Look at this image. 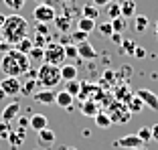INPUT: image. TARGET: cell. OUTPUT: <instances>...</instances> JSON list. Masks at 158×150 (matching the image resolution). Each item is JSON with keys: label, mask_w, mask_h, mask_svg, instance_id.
Masks as SVG:
<instances>
[{"label": "cell", "mask_w": 158, "mask_h": 150, "mask_svg": "<svg viewBox=\"0 0 158 150\" xmlns=\"http://www.w3.org/2000/svg\"><path fill=\"white\" fill-rule=\"evenodd\" d=\"M114 0H91V4L95 6V8H99V6H107V4H112Z\"/></svg>", "instance_id": "ab89813d"}, {"label": "cell", "mask_w": 158, "mask_h": 150, "mask_svg": "<svg viewBox=\"0 0 158 150\" xmlns=\"http://www.w3.org/2000/svg\"><path fill=\"white\" fill-rule=\"evenodd\" d=\"M35 28H37V35H43V37L49 35V27L43 24V23H35Z\"/></svg>", "instance_id": "f35d334b"}, {"label": "cell", "mask_w": 158, "mask_h": 150, "mask_svg": "<svg viewBox=\"0 0 158 150\" xmlns=\"http://www.w3.org/2000/svg\"><path fill=\"white\" fill-rule=\"evenodd\" d=\"M28 61H37V63H43L45 61V51L43 49H39V47H33L31 49V53H28Z\"/></svg>", "instance_id": "83f0119b"}, {"label": "cell", "mask_w": 158, "mask_h": 150, "mask_svg": "<svg viewBox=\"0 0 158 150\" xmlns=\"http://www.w3.org/2000/svg\"><path fill=\"white\" fill-rule=\"evenodd\" d=\"M106 8H107V16H110V20L120 19V16H122V12H120V4H118V2H112V4H107Z\"/></svg>", "instance_id": "d6a6232c"}, {"label": "cell", "mask_w": 158, "mask_h": 150, "mask_svg": "<svg viewBox=\"0 0 158 150\" xmlns=\"http://www.w3.org/2000/svg\"><path fill=\"white\" fill-rule=\"evenodd\" d=\"M20 87H23V83H20L19 77H4V79L0 81V89L6 94V98H14V95L20 94Z\"/></svg>", "instance_id": "52a82bcc"}, {"label": "cell", "mask_w": 158, "mask_h": 150, "mask_svg": "<svg viewBox=\"0 0 158 150\" xmlns=\"http://www.w3.org/2000/svg\"><path fill=\"white\" fill-rule=\"evenodd\" d=\"M107 116H110V120H112V124H124L130 120V112H128V108H126V103L118 102L114 103L112 108H110V112H107Z\"/></svg>", "instance_id": "8992f818"}, {"label": "cell", "mask_w": 158, "mask_h": 150, "mask_svg": "<svg viewBox=\"0 0 158 150\" xmlns=\"http://www.w3.org/2000/svg\"><path fill=\"white\" fill-rule=\"evenodd\" d=\"M61 79L63 81H75L77 79V67L73 63H63L61 65Z\"/></svg>", "instance_id": "e0dca14e"}, {"label": "cell", "mask_w": 158, "mask_h": 150, "mask_svg": "<svg viewBox=\"0 0 158 150\" xmlns=\"http://www.w3.org/2000/svg\"><path fill=\"white\" fill-rule=\"evenodd\" d=\"M126 108H128V112H130V114H140V112H142V108H144V103L140 102L136 95H132V98L126 102Z\"/></svg>", "instance_id": "7402d4cb"}, {"label": "cell", "mask_w": 158, "mask_h": 150, "mask_svg": "<svg viewBox=\"0 0 158 150\" xmlns=\"http://www.w3.org/2000/svg\"><path fill=\"white\" fill-rule=\"evenodd\" d=\"M16 122H19V128H24V130L28 128V118H20L19 116V120H16Z\"/></svg>", "instance_id": "b9f144b4"}, {"label": "cell", "mask_w": 158, "mask_h": 150, "mask_svg": "<svg viewBox=\"0 0 158 150\" xmlns=\"http://www.w3.org/2000/svg\"><path fill=\"white\" fill-rule=\"evenodd\" d=\"M120 12H122V19H134L136 16V2L134 0H126L120 4Z\"/></svg>", "instance_id": "d6986e66"}, {"label": "cell", "mask_w": 158, "mask_h": 150, "mask_svg": "<svg viewBox=\"0 0 158 150\" xmlns=\"http://www.w3.org/2000/svg\"><path fill=\"white\" fill-rule=\"evenodd\" d=\"M53 23H55V27H57V31H59V33L67 35V33H69L71 23H73V20H71V16H69V14H57Z\"/></svg>", "instance_id": "5bb4252c"}, {"label": "cell", "mask_w": 158, "mask_h": 150, "mask_svg": "<svg viewBox=\"0 0 158 150\" xmlns=\"http://www.w3.org/2000/svg\"><path fill=\"white\" fill-rule=\"evenodd\" d=\"M4 98H6V94L2 91V89H0V99H4Z\"/></svg>", "instance_id": "f907efd6"}, {"label": "cell", "mask_w": 158, "mask_h": 150, "mask_svg": "<svg viewBox=\"0 0 158 150\" xmlns=\"http://www.w3.org/2000/svg\"><path fill=\"white\" fill-rule=\"evenodd\" d=\"M8 49H10V47H8V45H6L4 41H2V39H0V51H4V53H6V51H8Z\"/></svg>", "instance_id": "bcb514c9"}, {"label": "cell", "mask_w": 158, "mask_h": 150, "mask_svg": "<svg viewBox=\"0 0 158 150\" xmlns=\"http://www.w3.org/2000/svg\"><path fill=\"white\" fill-rule=\"evenodd\" d=\"M146 28H148V16H144V14H136L134 16V31L142 35Z\"/></svg>", "instance_id": "44dd1931"}, {"label": "cell", "mask_w": 158, "mask_h": 150, "mask_svg": "<svg viewBox=\"0 0 158 150\" xmlns=\"http://www.w3.org/2000/svg\"><path fill=\"white\" fill-rule=\"evenodd\" d=\"M136 150H146V148H144V146H142V148H136Z\"/></svg>", "instance_id": "f5cc1de1"}, {"label": "cell", "mask_w": 158, "mask_h": 150, "mask_svg": "<svg viewBox=\"0 0 158 150\" xmlns=\"http://www.w3.org/2000/svg\"><path fill=\"white\" fill-rule=\"evenodd\" d=\"M136 47H138V45H136L134 41H130V39H124V41H122V49H124V53H130V55H134Z\"/></svg>", "instance_id": "74e56055"}, {"label": "cell", "mask_w": 158, "mask_h": 150, "mask_svg": "<svg viewBox=\"0 0 158 150\" xmlns=\"http://www.w3.org/2000/svg\"><path fill=\"white\" fill-rule=\"evenodd\" d=\"M4 23H6V14H0V28L4 27Z\"/></svg>", "instance_id": "7dc6e473"}, {"label": "cell", "mask_w": 158, "mask_h": 150, "mask_svg": "<svg viewBox=\"0 0 158 150\" xmlns=\"http://www.w3.org/2000/svg\"><path fill=\"white\" fill-rule=\"evenodd\" d=\"M27 37H28V23H27V19H23L19 12H12L10 16H6L4 27L0 28V39H2L8 47H14L16 43H20Z\"/></svg>", "instance_id": "6da1fadb"}, {"label": "cell", "mask_w": 158, "mask_h": 150, "mask_svg": "<svg viewBox=\"0 0 158 150\" xmlns=\"http://www.w3.org/2000/svg\"><path fill=\"white\" fill-rule=\"evenodd\" d=\"M136 136L142 140V144H148V142L152 140V132H150V128H148V126H142L138 132H136Z\"/></svg>", "instance_id": "1f68e13d"}, {"label": "cell", "mask_w": 158, "mask_h": 150, "mask_svg": "<svg viewBox=\"0 0 158 150\" xmlns=\"http://www.w3.org/2000/svg\"><path fill=\"white\" fill-rule=\"evenodd\" d=\"M24 83H27V85H23V87H20V94L31 95V94H35V91H37V83H39V81L28 79V81H24Z\"/></svg>", "instance_id": "836d02e7"}, {"label": "cell", "mask_w": 158, "mask_h": 150, "mask_svg": "<svg viewBox=\"0 0 158 150\" xmlns=\"http://www.w3.org/2000/svg\"><path fill=\"white\" fill-rule=\"evenodd\" d=\"M114 146L116 148H126V150H136V148H142V140H140L136 134H130V136H124V138H120V140H116L114 142Z\"/></svg>", "instance_id": "9c48e42d"}, {"label": "cell", "mask_w": 158, "mask_h": 150, "mask_svg": "<svg viewBox=\"0 0 158 150\" xmlns=\"http://www.w3.org/2000/svg\"><path fill=\"white\" fill-rule=\"evenodd\" d=\"M65 91H67L69 95H73V98H77V95L81 94V83H79L77 79H75V81H67Z\"/></svg>", "instance_id": "f1b7e54d"}, {"label": "cell", "mask_w": 158, "mask_h": 150, "mask_svg": "<svg viewBox=\"0 0 158 150\" xmlns=\"http://www.w3.org/2000/svg\"><path fill=\"white\" fill-rule=\"evenodd\" d=\"M14 49H16V51H20V53H24V55H28V53H31V49H33V41H31V37H27V39H23L20 43H16V45H14Z\"/></svg>", "instance_id": "4316f807"}, {"label": "cell", "mask_w": 158, "mask_h": 150, "mask_svg": "<svg viewBox=\"0 0 158 150\" xmlns=\"http://www.w3.org/2000/svg\"><path fill=\"white\" fill-rule=\"evenodd\" d=\"M93 120H95V124H98L99 128H110L112 126V120H110L107 112H98V116L93 118Z\"/></svg>", "instance_id": "d4e9b609"}, {"label": "cell", "mask_w": 158, "mask_h": 150, "mask_svg": "<svg viewBox=\"0 0 158 150\" xmlns=\"http://www.w3.org/2000/svg\"><path fill=\"white\" fill-rule=\"evenodd\" d=\"M43 51H45V61L43 63H49V65L55 67H61L65 63V51H63L61 43H47Z\"/></svg>", "instance_id": "277c9868"}, {"label": "cell", "mask_w": 158, "mask_h": 150, "mask_svg": "<svg viewBox=\"0 0 158 150\" xmlns=\"http://www.w3.org/2000/svg\"><path fill=\"white\" fill-rule=\"evenodd\" d=\"M28 67H31V61L24 53L16 51L14 47H10L8 51L2 55L0 59V71L6 75V77H20V75L28 73Z\"/></svg>", "instance_id": "7a4b0ae2"}, {"label": "cell", "mask_w": 158, "mask_h": 150, "mask_svg": "<svg viewBox=\"0 0 158 150\" xmlns=\"http://www.w3.org/2000/svg\"><path fill=\"white\" fill-rule=\"evenodd\" d=\"M112 41H114V43H118V45H122V41H124V39H122V35H120V33H114V35H112Z\"/></svg>", "instance_id": "ee69618b"}, {"label": "cell", "mask_w": 158, "mask_h": 150, "mask_svg": "<svg viewBox=\"0 0 158 150\" xmlns=\"http://www.w3.org/2000/svg\"><path fill=\"white\" fill-rule=\"evenodd\" d=\"M150 132H152V140L158 142V124H154V126L150 128Z\"/></svg>", "instance_id": "7bdbcfd3"}, {"label": "cell", "mask_w": 158, "mask_h": 150, "mask_svg": "<svg viewBox=\"0 0 158 150\" xmlns=\"http://www.w3.org/2000/svg\"><path fill=\"white\" fill-rule=\"evenodd\" d=\"M63 150H77L75 146H63Z\"/></svg>", "instance_id": "c3c4849f"}, {"label": "cell", "mask_w": 158, "mask_h": 150, "mask_svg": "<svg viewBox=\"0 0 158 150\" xmlns=\"http://www.w3.org/2000/svg\"><path fill=\"white\" fill-rule=\"evenodd\" d=\"M81 16L83 19H91V20H95L99 16V10L95 8L93 4H83L81 6Z\"/></svg>", "instance_id": "603a6c76"}, {"label": "cell", "mask_w": 158, "mask_h": 150, "mask_svg": "<svg viewBox=\"0 0 158 150\" xmlns=\"http://www.w3.org/2000/svg\"><path fill=\"white\" fill-rule=\"evenodd\" d=\"M33 98H35V102H37V103H43V106L55 103V94H53L51 89H41V91H35Z\"/></svg>", "instance_id": "2e32d148"}, {"label": "cell", "mask_w": 158, "mask_h": 150, "mask_svg": "<svg viewBox=\"0 0 158 150\" xmlns=\"http://www.w3.org/2000/svg\"><path fill=\"white\" fill-rule=\"evenodd\" d=\"M136 98L140 99V102L144 103V106H148L150 110H154V112H158V95L154 94V91H150V89L142 87L136 91Z\"/></svg>", "instance_id": "ba28073f"}, {"label": "cell", "mask_w": 158, "mask_h": 150, "mask_svg": "<svg viewBox=\"0 0 158 150\" xmlns=\"http://www.w3.org/2000/svg\"><path fill=\"white\" fill-rule=\"evenodd\" d=\"M37 144L41 146V148H49V146L55 144V132L51 130V128H45V130L37 132Z\"/></svg>", "instance_id": "30bf717a"}, {"label": "cell", "mask_w": 158, "mask_h": 150, "mask_svg": "<svg viewBox=\"0 0 158 150\" xmlns=\"http://www.w3.org/2000/svg\"><path fill=\"white\" fill-rule=\"evenodd\" d=\"M37 2H39V4H49V6H53L57 0H37Z\"/></svg>", "instance_id": "f6af8a7d"}, {"label": "cell", "mask_w": 158, "mask_h": 150, "mask_svg": "<svg viewBox=\"0 0 158 150\" xmlns=\"http://www.w3.org/2000/svg\"><path fill=\"white\" fill-rule=\"evenodd\" d=\"M73 95H69L63 89V91H59V94H55V103L59 106V108H65V110H71V106H73Z\"/></svg>", "instance_id": "ac0fdd59"}, {"label": "cell", "mask_w": 158, "mask_h": 150, "mask_svg": "<svg viewBox=\"0 0 158 150\" xmlns=\"http://www.w3.org/2000/svg\"><path fill=\"white\" fill-rule=\"evenodd\" d=\"M28 128H33L35 132H41L45 128H49V120H47L45 114H33L28 118Z\"/></svg>", "instance_id": "7c38bea8"}, {"label": "cell", "mask_w": 158, "mask_h": 150, "mask_svg": "<svg viewBox=\"0 0 158 150\" xmlns=\"http://www.w3.org/2000/svg\"><path fill=\"white\" fill-rule=\"evenodd\" d=\"M93 28H95V20H91V19H83V16L77 20V31H83V33H87V35H89Z\"/></svg>", "instance_id": "cb8c5ba5"}, {"label": "cell", "mask_w": 158, "mask_h": 150, "mask_svg": "<svg viewBox=\"0 0 158 150\" xmlns=\"http://www.w3.org/2000/svg\"><path fill=\"white\" fill-rule=\"evenodd\" d=\"M10 132H12V126H10V122H4V120H0V140H8Z\"/></svg>", "instance_id": "e575fe53"}, {"label": "cell", "mask_w": 158, "mask_h": 150, "mask_svg": "<svg viewBox=\"0 0 158 150\" xmlns=\"http://www.w3.org/2000/svg\"><path fill=\"white\" fill-rule=\"evenodd\" d=\"M2 2H4V6L8 10H12V12H19V10L27 4V0H2Z\"/></svg>", "instance_id": "4dcf8cb0"}, {"label": "cell", "mask_w": 158, "mask_h": 150, "mask_svg": "<svg viewBox=\"0 0 158 150\" xmlns=\"http://www.w3.org/2000/svg\"><path fill=\"white\" fill-rule=\"evenodd\" d=\"M19 112H20V102L14 99V102H10L8 106L2 110V120H4V122H12L14 118H19Z\"/></svg>", "instance_id": "4fadbf2b"}, {"label": "cell", "mask_w": 158, "mask_h": 150, "mask_svg": "<svg viewBox=\"0 0 158 150\" xmlns=\"http://www.w3.org/2000/svg\"><path fill=\"white\" fill-rule=\"evenodd\" d=\"M77 53H79V59H87V61H91V59H95L98 57V51L89 45L87 41L85 43H79L77 45Z\"/></svg>", "instance_id": "9a60e30c"}, {"label": "cell", "mask_w": 158, "mask_h": 150, "mask_svg": "<svg viewBox=\"0 0 158 150\" xmlns=\"http://www.w3.org/2000/svg\"><path fill=\"white\" fill-rule=\"evenodd\" d=\"M33 16H35V23L49 24V23L55 20L57 10H55V6H49V4H37L33 10Z\"/></svg>", "instance_id": "5b68a950"}, {"label": "cell", "mask_w": 158, "mask_h": 150, "mask_svg": "<svg viewBox=\"0 0 158 150\" xmlns=\"http://www.w3.org/2000/svg\"><path fill=\"white\" fill-rule=\"evenodd\" d=\"M24 138H27V130H24V128H16V130L12 128V132H10V136H8L10 148H12V150H19L20 146H23Z\"/></svg>", "instance_id": "8fae6325"}, {"label": "cell", "mask_w": 158, "mask_h": 150, "mask_svg": "<svg viewBox=\"0 0 158 150\" xmlns=\"http://www.w3.org/2000/svg\"><path fill=\"white\" fill-rule=\"evenodd\" d=\"M154 33H156V39H158V20H156V24H154Z\"/></svg>", "instance_id": "681fc988"}, {"label": "cell", "mask_w": 158, "mask_h": 150, "mask_svg": "<svg viewBox=\"0 0 158 150\" xmlns=\"http://www.w3.org/2000/svg\"><path fill=\"white\" fill-rule=\"evenodd\" d=\"M98 31L103 35V37H112V35H114V28H112V23H110V20H107V23L98 24Z\"/></svg>", "instance_id": "8d00e7d4"}, {"label": "cell", "mask_w": 158, "mask_h": 150, "mask_svg": "<svg viewBox=\"0 0 158 150\" xmlns=\"http://www.w3.org/2000/svg\"><path fill=\"white\" fill-rule=\"evenodd\" d=\"M110 23H112V28H114V33H124V31H126V28H128V20H126V19H122V16H120V19H114V20H110Z\"/></svg>", "instance_id": "f546056e"}, {"label": "cell", "mask_w": 158, "mask_h": 150, "mask_svg": "<svg viewBox=\"0 0 158 150\" xmlns=\"http://www.w3.org/2000/svg\"><path fill=\"white\" fill-rule=\"evenodd\" d=\"M65 2H75V0H65Z\"/></svg>", "instance_id": "db71d44e"}, {"label": "cell", "mask_w": 158, "mask_h": 150, "mask_svg": "<svg viewBox=\"0 0 158 150\" xmlns=\"http://www.w3.org/2000/svg\"><path fill=\"white\" fill-rule=\"evenodd\" d=\"M63 51H65V61H67V59H69V61H75V59H79L77 45H73V43L65 45V47H63Z\"/></svg>", "instance_id": "484cf974"}, {"label": "cell", "mask_w": 158, "mask_h": 150, "mask_svg": "<svg viewBox=\"0 0 158 150\" xmlns=\"http://www.w3.org/2000/svg\"><path fill=\"white\" fill-rule=\"evenodd\" d=\"M69 39H71V43H73V45H79V43H85V41H87V33H83V31H75Z\"/></svg>", "instance_id": "d590c367"}, {"label": "cell", "mask_w": 158, "mask_h": 150, "mask_svg": "<svg viewBox=\"0 0 158 150\" xmlns=\"http://www.w3.org/2000/svg\"><path fill=\"white\" fill-rule=\"evenodd\" d=\"M134 57H138V59H144V57H146V49H144V47H136Z\"/></svg>", "instance_id": "60d3db41"}, {"label": "cell", "mask_w": 158, "mask_h": 150, "mask_svg": "<svg viewBox=\"0 0 158 150\" xmlns=\"http://www.w3.org/2000/svg\"><path fill=\"white\" fill-rule=\"evenodd\" d=\"M81 112H83L85 116H89V118L98 116L99 108H98V103H95V99H85V102L81 103Z\"/></svg>", "instance_id": "ffe728a7"}, {"label": "cell", "mask_w": 158, "mask_h": 150, "mask_svg": "<svg viewBox=\"0 0 158 150\" xmlns=\"http://www.w3.org/2000/svg\"><path fill=\"white\" fill-rule=\"evenodd\" d=\"M37 81L39 85H43L45 89H53L61 83V67L49 65V63H41V67L37 69Z\"/></svg>", "instance_id": "3957f363"}, {"label": "cell", "mask_w": 158, "mask_h": 150, "mask_svg": "<svg viewBox=\"0 0 158 150\" xmlns=\"http://www.w3.org/2000/svg\"><path fill=\"white\" fill-rule=\"evenodd\" d=\"M116 2H118V4H122V2H126V0H116Z\"/></svg>", "instance_id": "816d5d0a"}]
</instances>
